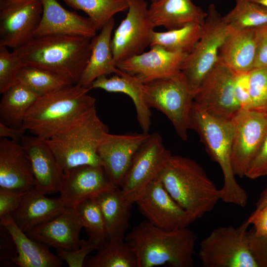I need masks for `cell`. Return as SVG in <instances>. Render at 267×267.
<instances>
[{"instance_id":"1","label":"cell","mask_w":267,"mask_h":267,"mask_svg":"<svg viewBox=\"0 0 267 267\" xmlns=\"http://www.w3.org/2000/svg\"><path fill=\"white\" fill-rule=\"evenodd\" d=\"M91 38L49 35L34 37L12 52L23 66L44 69L77 84L88 62Z\"/></svg>"},{"instance_id":"2","label":"cell","mask_w":267,"mask_h":267,"mask_svg":"<svg viewBox=\"0 0 267 267\" xmlns=\"http://www.w3.org/2000/svg\"><path fill=\"white\" fill-rule=\"evenodd\" d=\"M197 236L187 227L166 230L145 220L134 227L125 240L134 251L138 267L168 265L192 267Z\"/></svg>"},{"instance_id":"3","label":"cell","mask_w":267,"mask_h":267,"mask_svg":"<svg viewBox=\"0 0 267 267\" xmlns=\"http://www.w3.org/2000/svg\"><path fill=\"white\" fill-rule=\"evenodd\" d=\"M173 199L196 220L221 200V189L194 160L172 155L156 178Z\"/></svg>"},{"instance_id":"4","label":"cell","mask_w":267,"mask_h":267,"mask_svg":"<svg viewBox=\"0 0 267 267\" xmlns=\"http://www.w3.org/2000/svg\"><path fill=\"white\" fill-rule=\"evenodd\" d=\"M109 134L94 106L45 140L65 172L82 165L102 166L97 150Z\"/></svg>"},{"instance_id":"5","label":"cell","mask_w":267,"mask_h":267,"mask_svg":"<svg viewBox=\"0 0 267 267\" xmlns=\"http://www.w3.org/2000/svg\"><path fill=\"white\" fill-rule=\"evenodd\" d=\"M90 90L79 84L70 85L38 97L26 115L21 128L43 139L95 106Z\"/></svg>"},{"instance_id":"6","label":"cell","mask_w":267,"mask_h":267,"mask_svg":"<svg viewBox=\"0 0 267 267\" xmlns=\"http://www.w3.org/2000/svg\"><path fill=\"white\" fill-rule=\"evenodd\" d=\"M190 129L196 131L211 159L220 166L223 176L221 200L244 207L246 191L235 178L231 158L233 128L231 121L213 117L193 102L190 115Z\"/></svg>"},{"instance_id":"7","label":"cell","mask_w":267,"mask_h":267,"mask_svg":"<svg viewBox=\"0 0 267 267\" xmlns=\"http://www.w3.org/2000/svg\"><path fill=\"white\" fill-rule=\"evenodd\" d=\"M207 12L200 38L181 68L184 82L193 94L218 62L220 48L229 31L214 3L208 6Z\"/></svg>"},{"instance_id":"8","label":"cell","mask_w":267,"mask_h":267,"mask_svg":"<svg viewBox=\"0 0 267 267\" xmlns=\"http://www.w3.org/2000/svg\"><path fill=\"white\" fill-rule=\"evenodd\" d=\"M247 219L238 226H222L200 242L199 257L204 267H258L249 250Z\"/></svg>"},{"instance_id":"9","label":"cell","mask_w":267,"mask_h":267,"mask_svg":"<svg viewBox=\"0 0 267 267\" xmlns=\"http://www.w3.org/2000/svg\"><path fill=\"white\" fill-rule=\"evenodd\" d=\"M144 98L148 106L165 115L177 134L183 141L190 129V115L194 102L180 73L171 78L157 79L144 84Z\"/></svg>"},{"instance_id":"10","label":"cell","mask_w":267,"mask_h":267,"mask_svg":"<svg viewBox=\"0 0 267 267\" xmlns=\"http://www.w3.org/2000/svg\"><path fill=\"white\" fill-rule=\"evenodd\" d=\"M231 158L234 174L245 177L267 132V111L241 108L231 121Z\"/></svg>"},{"instance_id":"11","label":"cell","mask_w":267,"mask_h":267,"mask_svg":"<svg viewBox=\"0 0 267 267\" xmlns=\"http://www.w3.org/2000/svg\"><path fill=\"white\" fill-rule=\"evenodd\" d=\"M172 154L161 135L150 134L135 153L122 184L125 197L134 203L164 167Z\"/></svg>"},{"instance_id":"12","label":"cell","mask_w":267,"mask_h":267,"mask_svg":"<svg viewBox=\"0 0 267 267\" xmlns=\"http://www.w3.org/2000/svg\"><path fill=\"white\" fill-rule=\"evenodd\" d=\"M128 2V13L115 30L111 40L116 64L143 52L150 46L154 31L145 0Z\"/></svg>"},{"instance_id":"13","label":"cell","mask_w":267,"mask_h":267,"mask_svg":"<svg viewBox=\"0 0 267 267\" xmlns=\"http://www.w3.org/2000/svg\"><path fill=\"white\" fill-rule=\"evenodd\" d=\"M234 75L219 60L194 93V102L213 117L231 121L241 109L234 93Z\"/></svg>"},{"instance_id":"14","label":"cell","mask_w":267,"mask_h":267,"mask_svg":"<svg viewBox=\"0 0 267 267\" xmlns=\"http://www.w3.org/2000/svg\"><path fill=\"white\" fill-rule=\"evenodd\" d=\"M43 11L42 0H0V46L14 49L33 39Z\"/></svg>"},{"instance_id":"15","label":"cell","mask_w":267,"mask_h":267,"mask_svg":"<svg viewBox=\"0 0 267 267\" xmlns=\"http://www.w3.org/2000/svg\"><path fill=\"white\" fill-rule=\"evenodd\" d=\"M146 220L166 230L187 227L196 219L171 196L156 178L135 202Z\"/></svg>"},{"instance_id":"16","label":"cell","mask_w":267,"mask_h":267,"mask_svg":"<svg viewBox=\"0 0 267 267\" xmlns=\"http://www.w3.org/2000/svg\"><path fill=\"white\" fill-rule=\"evenodd\" d=\"M150 47L147 52L117 63V67L136 77L143 84L180 74L188 54L169 51L158 46Z\"/></svg>"},{"instance_id":"17","label":"cell","mask_w":267,"mask_h":267,"mask_svg":"<svg viewBox=\"0 0 267 267\" xmlns=\"http://www.w3.org/2000/svg\"><path fill=\"white\" fill-rule=\"evenodd\" d=\"M150 134L129 133L109 134L97 150L104 171L110 181L120 187L132 160Z\"/></svg>"},{"instance_id":"18","label":"cell","mask_w":267,"mask_h":267,"mask_svg":"<svg viewBox=\"0 0 267 267\" xmlns=\"http://www.w3.org/2000/svg\"><path fill=\"white\" fill-rule=\"evenodd\" d=\"M116 187L102 166L82 165L64 172L59 197L66 207H75L81 202Z\"/></svg>"},{"instance_id":"19","label":"cell","mask_w":267,"mask_h":267,"mask_svg":"<svg viewBox=\"0 0 267 267\" xmlns=\"http://www.w3.org/2000/svg\"><path fill=\"white\" fill-rule=\"evenodd\" d=\"M20 143L30 164L35 188L45 194L59 192L64 171L46 140L25 135Z\"/></svg>"},{"instance_id":"20","label":"cell","mask_w":267,"mask_h":267,"mask_svg":"<svg viewBox=\"0 0 267 267\" xmlns=\"http://www.w3.org/2000/svg\"><path fill=\"white\" fill-rule=\"evenodd\" d=\"M43 11L34 37L49 35L78 36L92 38L96 29L88 17L63 7L56 0H42Z\"/></svg>"},{"instance_id":"21","label":"cell","mask_w":267,"mask_h":267,"mask_svg":"<svg viewBox=\"0 0 267 267\" xmlns=\"http://www.w3.org/2000/svg\"><path fill=\"white\" fill-rule=\"evenodd\" d=\"M34 187L30 164L20 143L0 137V189L25 192Z\"/></svg>"},{"instance_id":"22","label":"cell","mask_w":267,"mask_h":267,"mask_svg":"<svg viewBox=\"0 0 267 267\" xmlns=\"http://www.w3.org/2000/svg\"><path fill=\"white\" fill-rule=\"evenodd\" d=\"M82 228V221L76 208L67 207L51 221L26 233L49 247L74 250L80 247Z\"/></svg>"},{"instance_id":"23","label":"cell","mask_w":267,"mask_h":267,"mask_svg":"<svg viewBox=\"0 0 267 267\" xmlns=\"http://www.w3.org/2000/svg\"><path fill=\"white\" fill-rule=\"evenodd\" d=\"M35 187L26 191L11 214L16 224L27 233L62 213L67 208L59 197L50 198Z\"/></svg>"},{"instance_id":"24","label":"cell","mask_w":267,"mask_h":267,"mask_svg":"<svg viewBox=\"0 0 267 267\" xmlns=\"http://www.w3.org/2000/svg\"><path fill=\"white\" fill-rule=\"evenodd\" d=\"M150 19L154 26L167 30L180 28L190 23L203 25L207 11L191 0H156L148 8Z\"/></svg>"},{"instance_id":"25","label":"cell","mask_w":267,"mask_h":267,"mask_svg":"<svg viewBox=\"0 0 267 267\" xmlns=\"http://www.w3.org/2000/svg\"><path fill=\"white\" fill-rule=\"evenodd\" d=\"M256 30L229 27L220 49L219 60L235 74L248 73L255 68Z\"/></svg>"},{"instance_id":"26","label":"cell","mask_w":267,"mask_h":267,"mask_svg":"<svg viewBox=\"0 0 267 267\" xmlns=\"http://www.w3.org/2000/svg\"><path fill=\"white\" fill-rule=\"evenodd\" d=\"M0 224L12 235L17 246L18 256L14 261L19 267H60L62 260L52 254L49 246L33 239L23 231L14 222L11 215L0 218Z\"/></svg>"},{"instance_id":"27","label":"cell","mask_w":267,"mask_h":267,"mask_svg":"<svg viewBox=\"0 0 267 267\" xmlns=\"http://www.w3.org/2000/svg\"><path fill=\"white\" fill-rule=\"evenodd\" d=\"M114 23L112 18L100 30L99 34L91 38L89 58L77 84L90 89L92 82L99 77L121 74L122 71L117 67L112 53L111 34Z\"/></svg>"},{"instance_id":"28","label":"cell","mask_w":267,"mask_h":267,"mask_svg":"<svg viewBox=\"0 0 267 267\" xmlns=\"http://www.w3.org/2000/svg\"><path fill=\"white\" fill-rule=\"evenodd\" d=\"M92 198L102 215L108 239L125 240L133 203L125 197L119 187L101 192Z\"/></svg>"},{"instance_id":"29","label":"cell","mask_w":267,"mask_h":267,"mask_svg":"<svg viewBox=\"0 0 267 267\" xmlns=\"http://www.w3.org/2000/svg\"><path fill=\"white\" fill-rule=\"evenodd\" d=\"M144 84L136 77L122 71L120 75L115 74L110 78L106 76L99 77L92 82L90 89L121 92L130 96L134 104L137 120L142 132L148 133L151 112L144 100Z\"/></svg>"},{"instance_id":"30","label":"cell","mask_w":267,"mask_h":267,"mask_svg":"<svg viewBox=\"0 0 267 267\" xmlns=\"http://www.w3.org/2000/svg\"><path fill=\"white\" fill-rule=\"evenodd\" d=\"M2 94L0 122L12 127L21 128L26 114L40 96L19 83Z\"/></svg>"},{"instance_id":"31","label":"cell","mask_w":267,"mask_h":267,"mask_svg":"<svg viewBox=\"0 0 267 267\" xmlns=\"http://www.w3.org/2000/svg\"><path fill=\"white\" fill-rule=\"evenodd\" d=\"M85 267H138L136 256L124 240L109 238L93 256L85 259Z\"/></svg>"},{"instance_id":"32","label":"cell","mask_w":267,"mask_h":267,"mask_svg":"<svg viewBox=\"0 0 267 267\" xmlns=\"http://www.w3.org/2000/svg\"><path fill=\"white\" fill-rule=\"evenodd\" d=\"M202 25L190 23L165 32L154 31L150 47L158 46L169 51L188 54L197 44Z\"/></svg>"},{"instance_id":"33","label":"cell","mask_w":267,"mask_h":267,"mask_svg":"<svg viewBox=\"0 0 267 267\" xmlns=\"http://www.w3.org/2000/svg\"><path fill=\"white\" fill-rule=\"evenodd\" d=\"M234 7L222 16L232 28L256 29L267 25V8L250 0H235Z\"/></svg>"},{"instance_id":"34","label":"cell","mask_w":267,"mask_h":267,"mask_svg":"<svg viewBox=\"0 0 267 267\" xmlns=\"http://www.w3.org/2000/svg\"><path fill=\"white\" fill-rule=\"evenodd\" d=\"M68 6L85 12L96 30H100L117 13L128 10V0H63Z\"/></svg>"},{"instance_id":"35","label":"cell","mask_w":267,"mask_h":267,"mask_svg":"<svg viewBox=\"0 0 267 267\" xmlns=\"http://www.w3.org/2000/svg\"><path fill=\"white\" fill-rule=\"evenodd\" d=\"M17 82L39 96L71 85L51 72L28 66H24L21 68Z\"/></svg>"},{"instance_id":"36","label":"cell","mask_w":267,"mask_h":267,"mask_svg":"<svg viewBox=\"0 0 267 267\" xmlns=\"http://www.w3.org/2000/svg\"><path fill=\"white\" fill-rule=\"evenodd\" d=\"M75 207L81 217L88 239L98 248L106 241L108 236L97 204L91 198L81 202Z\"/></svg>"},{"instance_id":"37","label":"cell","mask_w":267,"mask_h":267,"mask_svg":"<svg viewBox=\"0 0 267 267\" xmlns=\"http://www.w3.org/2000/svg\"><path fill=\"white\" fill-rule=\"evenodd\" d=\"M251 108L267 109V67L254 68L249 72Z\"/></svg>"},{"instance_id":"38","label":"cell","mask_w":267,"mask_h":267,"mask_svg":"<svg viewBox=\"0 0 267 267\" xmlns=\"http://www.w3.org/2000/svg\"><path fill=\"white\" fill-rule=\"evenodd\" d=\"M23 67L21 63L7 47L0 46V93L17 83L18 74Z\"/></svg>"},{"instance_id":"39","label":"cell","mask_w":267,"mask_h":267,"mask_svg":"<svg viewBox=\"0 0 267 267\" xmlns=\"http://www.w3.org/2000/svg\"><path fill=\"white\" fill-rule=\"evenodd\" d=\"M98 248L89 239L81 240L78 249L67 250L60 248L55 249L57 255L65 261L69 267H83L86 258L89 253L97 250Z\"/></svg>"},{"instance_id":"40","label":"cell","mask_w":267,"mask_h":267,"mask_svg":"<svg viewBox=\"0 0 267 267\" xmlns=\"http://www.w3.org/2000/svg\"><path fill=\"white\" fill-rule=\"evenodd\" d=\"M17 256V246L12 235L0 224V266H15L14 261Z\"/></svg>"},{"instance_id":"41","label":"cell","mask_w":267,"mask_h":267,"mask_svg":"<svg viewBox=\"0 0 267 267\" xmlns=\"http://www.w3.org/2000/svg\"><path fill=\"white\" fill-rule=\"evenodd\" d=\"M233 90L235 98L241 109L251 108L249 72L235 74L233 78Z\"/></svg>"},{"instance_id":"42","label":"cell","mask_w":267,"mask_h":267,"mask_svg":"<svg viewBox=\"0 0 267 267\" xmlns=\"http://www.w3.org/2000/svg\"><path fill=\"white\" fill-rule=\"evenodd\" d=\"M250 251L258 267H267V237L257 236L254 229L248 231Z\"/></svg>"},{"instance_id":"43","label":"cell","mask_w":267,"mask_h":267,"mask_svg":"<svg viewBox=\"0 0 267 267\" xmlns=\"http://www.w3.org/2000/svg\"><path fill=\"white\" fill-rule=\"evenodd\" d=\"M265 176H267V132L260 150L245 177L250 179H256Z\"/></svg>"},{"instance_id":"44","label":"cell","mask_w":267,"mask_h":267,"mask_svg":"<svg viewBox=\"0 0 267 267\" xmlns=\"http://www.w3.org/2000/svg\"><path fill=\"white\" fill-rule=\"evenodd\" d=\"M25 192L0 189V218L11 215Z\"/></svg>"},{"instance_id":"45","label":"cell","mask_w":267,"mask_h":267,"mask_svg":"<svg viewBox=\"0 0 267 267\" xmlns=\"http://www.w3.org/2000/svg\"><path fill=\"white\" fill-rule=\"evenodd\" d=\"M256 43L255 68L267 67V25L256 29Z\"/></svg>"},{"instance_id":"46","label":"cell","mask_w":267,"mask_h":267,"mask_svg":"<svg viewBox=\"0 0 267 267\" xmlns=\"http://www.w3.org/2000/svg\"><path fill=\"white\" fill-rule=\"evenodd\" d=\"M247 219L250 224L253 225L257 236L267 237V206L256 209Z\"/></svg>"},{"instance_id":"47","label":"cell","mask_w":267,"mask_h":267,"mask_svg":"<svg viewBox=\"0 0 267 267\" xmlns=\"http://www.w3.org/2000/svg\"><path fill=\"white\" fill-rule=\"evenodd\" d=\"M26 131L22 128H17L0 122V137H5L20 143Z\"/></svg>"},{"instance_id":"48","label":"cell","mask_w":267,"mask_h":267,"mask_svg":"<svg viewBox=\"0 0 267 267\" xmlns=\"http://www.w3.org/2000/svg\"><path fill=\"white\" fill-rule=\"evenodd\" d=\"M267 201V185L261 193L260 198L256 203V209H261L265 206Z\"/></svg>"},{"instance_id":"49","label":"cell","mask_w":267,"mask_h":267,"mask_svg":"<svg viewBox=\"0 0 267 267\" xmlns=\"http://www.w3.org/2000/svg\"><path fill=\"white\" fill-rule=\"evenodd\" d=\"M267 8V0H250Z\"/></svg>"},{"instance_id":"50","label":"cell","mask_w":267,"mask_h":267,"mask_svg":"<svg viewBox=\"0 0 267 267\" xmlns=\"http://www.w3.org/2000/svg\"><path fill=\"white\" fill-rule=\"evenodd\" d=\"M265 205L267 206V201L266 202Z\"/></svg>"},{"instance_id":"51","label":"cell","mask_w":267,"mask_h":267,"mask_svg":"<svg viewBox=\"0 0 267 267\" xmlns=\"http://www.w3.org/2000/svg\"><path fill=\"white\" fill-rule=\"evenodd\" d=\"M155 0H151V2L155 1Z\"/></svg>"},{"instance_id":"52","label":"cell","mask_w":267,"mask_h":267,"mask_svg":"<svg viewBox=\"0 0 267 267\" xmlns=\"http://www.w3.org/2000/svg\"></svg>"},{"instance_id":"53","label":"cell","mask_w":267,"mask_h":267,"mask_svg":"<svg viewBox=\"0 0 267 267\" xmlns=\"http://www.w3.org/2000/svg\"></svg>"}]
</instances>
